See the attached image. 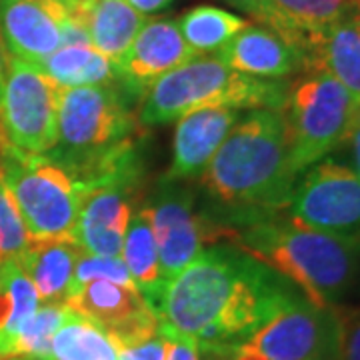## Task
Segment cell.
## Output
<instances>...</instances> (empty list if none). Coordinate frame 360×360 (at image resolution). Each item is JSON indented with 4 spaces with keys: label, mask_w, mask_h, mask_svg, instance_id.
Wrapping results in <instances>:
<instances>
[{
    "label": "cell",
    "mask_w": 360,
    "mask_h": 360,
    "mask_svg": "<svg viewBox=\"0 0 360 360\" xmlns=\"http://www.w3.org/2000/svg\"><path fill=\"white\" fill-rule=\"evenodd\" d=\"M52 360H118V350L104 328L66 307L52 338Z\"/></svg>",
    "instance_id": "cell-25"
},
{
    "label": "cell",
    "mask_w": 360,
    "mask_h": 360,
    "mask_svg": "<svg viewBox=\"0 0 360 360\" xmlns=\"http://www.w3.org/2000/svg\"><path fill=\"white\" fill-rule=\"evenodd\" d=\"M283 110L257 108L236 120L200 176L206 193L231 208L222 220L200 219L202 240L286 210L295 188Z\"/></svg>",
    "instance_id": "cell-2"
},
{
    "label": "cell",
    "mask_w": 360,
    "mask_h": 360,
    "mask_svg": "<svg viewBox=\"0 0 360 360\" xmlns=\"http://www.w3.org/2000/svg\"><path fill=\"white\" fill-rule=\"evenodd\" d=\"M168 338H170V350L167 360H200L202 352L194 340L184 336H168Z\"/></svg>",
    "instance_id": "cell-32"
},
{
    "label": "cell",
    "mask_w": 360,
    "mask_h": 360,
    "mask_svg": "<svg viewBox=\"0 0 360 360\" xmlns=\"http://www.w3.org/2000/svg\"><path fill=\"white\" fill-rule=\"evenodd\" d=\"M141 139L132 96L118 82L63 89L58 142L46 155L60 162L86 193L124 148Z\"/></svg>",
    "instance_id": "cell-4"
},
{
    "label": "cell",
    "mask_w": 360,
    "mask_h": 360,
    "mask_svg": "<svg viewBox=\"0 0 360 360\" xmlns=\"http://www.w3.org/2000/svg\"><path fill=\"white\" fill-rule=\"evenodd\" d=\"M288 82L243 75L219 56H196L153 82L142 94L139 118L142 127L179 120L202 108L283 110Z\"/></svg>",
    "instance_id": "cell-5"
},
{
    "label": "cell",
    "mask_w": 360,
    "mask_h": 360,
    "mask_svg": "<svg viewBox=\"0 0 360 360\" xmlns=\"http://www.w3.org/2000/svg\"><path fill=\"white\" fill-rule=\"evenodd\" d=\"M288 219L312 231L360 245V179L333 158H322L295 182Z\"/></svg>",
    "instance_id": "cell-10"
},
{
    "label": "cell",
    "mask_w": 360,
    "mask_h": 360,
    "mask_svg": "<svg viewBox=\"0 0 360 360\" xmlns=\"http://www.w3.org/2000/svg\"><path fill=\"white\" fill-rule=\"evenodd\" d=\"M170 350V338L160 330L153 338L141 345L118 348V360H167Z\"/></svg>",
    "instance_id": "cell-31"
},
{
    "label": "cell",
    "mask_w": 360,
    "mask_h": 360,
    "mask_svg": "<svg viewBox=\"0 0 360 360\" xmlns=\"http://www.w3.org/2000/svg\"><path fill=\"white\" fill-rule=\"evenodd\" d=\"M200 56L194 52L172 18H148L127 52L115 63L116 80L132 98L174 68Z\"/></svg>",
    "instance_id": "cell-13"
},
{
    "label": "cell",
    "mask_w": 360,
    "mask_h": 360,
    "mask_svg": "<svg viewBox=\"0 0 360 360\" xmlns=\"http://www.w3.org/2000/svg\"><path fill=\"white\" fill-rule=\"evenodd\" d=\"M0 179L30 238H72L84 191L60 162L49 155L20 153L6 142Z\"/></svg>",
    "instance_id": "cell-7"
},
{
    "label": "cell",
    "mask_w": 360,
    "mask_h": 360,
    "mask_svg": "<svg viewBox=\"0 0 360 360\" xmlns=\"http://www.w3.org/2000/svg\"><path fill=\"white\" fill-rule=\"evenodd\" d=\"M224 2H229L232 6H236V8H240V11H245L248 14H255L262 8V4L266 2V0H224Z\"/></svg>",
    "instance_id": "cell-35"
},
{
    "label": "cell",
    "mask_w": 360,
    "mask_h": 360,
    "mask_svg": "<svg viewBox=\"0 0 360 360\" xmlns=\"http://www.w3.org/2000/svg\"><path fill=\"white\" fill-rule=\"evenodd\" d=\"M300 296L290 281L236 246H212L168 283L158 330L220 354Z\"/></svg>",
    "instance_id": "cell-1"
},
{
    "label": "cell",
    "mask_w": 360,
    "mask_h": 360,
    "mask_svg": "<svg viewBox=\"0 0 360 360\" xmlns=\"http://www.w3.org/2000/svg\"><path fill=\"white\" fill-rule=\"evenodd\" d=\"M232 246L257 258L295 284L316 307H333L347 295L359 272L360 245L304 229L281 217L222 232Z\"/></svg>",
    "instance_id": "cell-3"
},
{
    "label": "cell",
    "mask_w": 360,
    "mask_h": 360,
    "mask_svg": "<svg viewBox=\"0 0 360 360\" xmlns=\"http://www.w3.org/2000/svg\"><path fill=\"white\" fill-rule=\"evenodd\" d=\"M39 307V292L18 260L0 264V360L13 359L16 336Z\"/></svg>",
    "instance_id": "cell-23"
},
{
    "label": "cell",
    "mask_w": 360,
    "mask_h": 360,
    "mask_svg": "<svg viewBox=\"0 0 360 360\" xmlns=\"http://www.w3.org/2000/svg\"><path fill=\"white\" fill-rule=\"evenodd\" d=\"M153 222L160 274L167 284L202 250V226L194 212V194L176 182L162 180L146 205Z\"/></svg>",
    "instance_id": "cell-12"
},
{
    "label": "cell",
    "mask_w": 360,
    "mask_h": 360,
    "mask_svg": "<svg viewBox=\"0 0 360 360\" xmlns=\"http://www.w3.org/2000/svg\"><path fill=\"white\" fill-rule=\"evenodd\" d=\"M8 360H25V359H8Z\"/></svg>",
    "instance_id": "cell-41"
},
{
    "label": "cell",
    "mask_w": 360,
    "mask_h": 360,
    "mask_svg": "<svg viewBox=\"0 0 360 360\" xmlns=\"http://www.w3.org/2000/svg\"><path fill=\"white\" fill-rule=\"evenodd\" d=\"M179 28L188 46L198 54L219 52L232 37H236L248 22L236 14L217 6H194L180 16Z\"/></svg>",
    "instance_id": "cell-26"
},
{
    "label": "cell",
    "mask_w": 360,
    "mask_h": 360,
    "mask_svg": "<svg viewBox=\"0 0 360 360\" xmlns=\"http://www.w3.org/2000/svg\"><path fill=\"white\" fill-rule=\"evenodd\" d=\"M354 129H360V103H356V112H354Z\"/></svg>",
    "instance_id": "cell-37"
},
{
    "label": "cell",
    "mask_w": 360,
    "mask_h": 360,
    "mask_svg": "<svg viewBox=\"0 0 360 360\" xmlns=\"http://www.w3.org/2000/svg\"><path fill=\"white\" fill-rule=\"evenodd\" d=\"M354 11V0H266L255 18L286 40L307 70L328 30Z\"/></svg>",
    "instance_id": "cell-15"
},
{
    "label": "cell",
    "mask_w": 360,
    "mask_h": 360,
    "mask_svg": "<svg viewBox=\"0 0 360 360\" xmlns=\"http://www.w3.org/2000/svg\"><path fill=\"white\" fill-rule=\"evenodd\" d=\"M348 144H350V155H352V170L356 172L360 179V129L352 130V134L348 136Z\"/></svg>",
    "instance_id": "cell-34"
},
{
    "label": "cell",
    "mask_w": 360,
    "mask_h": 360,
    "mask_svg": "<svg viewBox=\"0 0 360 360\" xmlns=\"http://www.w3.org/2000/svg\"><path fill=\"white\" fill-rule=\"evenodd\" d=\"M122 2H127L130 8H134L136 13L156 14L168 8L174 0H122Z\"/></svg>",
    "instance_id": "cell-33"
},
{
    "label": "cell",
    "mask_w": 360,
    "mask_h": 360,
    "mask_svg": "<svg viewBox=\"0 0 360 360\" xmlns=\"http://www.w3.org/2000/svg\"><path fill=\"white\" fill-rule=\"evenodd\" d=\"M217 56L236 72L269 80H284L304 70L302 56L262 25H246Z\"/></svg>",
    "instance_id": "cell-18"
},
{
    "label": "cell",
    "mask_w": 360,
    "mask_h": 360,
    "mask_svg": "<svg viewBox=\"0 0 360 360\" xmlns=\"http://www.w3.org/2000/svg\"><path fill=\"white\" fill-rule=\"evenodd\" d=\"M66 314V304H44L22 324L14 342L13 359L52 360V338Z\"/></svg>",
    "instance_id": "cell-27"
},
{
    "label": "cell",
    "mask_w": 360,
    "mask_h": 360,
    "mask_svg": "<svg viewBox=\"0 0 360 360\" xmlns=\"http://www.w3.org/2000/svg\"><path fill=\"white\" fill-rule=\"evenodd\" d=\"M28 232L16 202L0 179V264L16 260L28 246Z\"/></svg>",
    "instance_id": "cell-28"
},
{
    "label": "cell",
    "mask_w": 360,
    "mask_h": 360,
    "mask_svg": "<svg viewBox=\"0 0 360 360\" xmlns=\"http://www.w3.org/2000/svg\"><path fill=\"white\" fill-rule=\"evenodd\" d=\"M65 6L68 18L86 30L90 44L112 65L146 25L144 14L122 0H65Z\"/></svg>",
    "instance_id": "cell-19"
},
{
    "label": "cell",
    "mask_w": 360,
    "mask_h": 360,
    "mask_svg": "<svg viewBox=\"0 0 360 360\" xmlns=\"http://www.w3.org/2000/svg\"><path fill=\"white\" fill-rule=\"evenodd\" d=\"M238 118L240 110L226 106L202 108L179 118L174 130L172 165L165 180L180 182L200 179Z\"/></svg>",
    "instance_id": "cell-17"
},
{
    "label": "cell",
    "mask_w": 360,
    "mask_h": 360,
    "mask_svg": "<svg viewBox=\"0 0 360 360\" xmlns=\"http://www.w3.org/2000/svg\"><path fill=\"white\" fill-rule=\"evenodd\" d=\"M90 281H110V283L124 284V286H134L132 278H130L129 269H127V264H124L122 258L90 257V255L84 252L82 257L78 258L70 295L77 290L78 286L90 283Z\"/></svg>",
    "instance_id": "cell-29"
},
{
    "label": "cell",
    "mask_w": 360,
    "mask_h": 360,
    "mask_svg": "<svg viewBox=\"0 0 360 360\" xmlns=\"http://www.w3.org/2000/svg\"><path fill=\"white\" fill-rule=\"evenodd\" d=\"M354 112L356 101L326 70H304L288 84L283 116L296 176L348 141Z\"/></svg>",
    "instance_id": "cell-6"
},
{
    "label": "cell",
    "mask_w": 360,
    "mask_h": 360,
    "mask_svg": "<svg viewBox=\"0 0 360 360\" xmlns=\"http://www.w3.org/2000/svg\"><path fill=\"white\" fill-rule=\"evenodd\" d=\"M307 70H326L360 103V13L359 8L336 22L322 40ZM304 72V70H302Z\"/></svg>",
    "instance_id": "cell-22"
},
{
    "label": "cell",
    "mask_w": 360,
    "mask_h": 360,
    "mask_svg": "<svg viewBox=\"0 0 360 360\" xmlns=\"http://www.w3.org/2000/svg\"><path fill=\"white\" fill-rule=\"evenodd\" d=\"M39 66L46 77L63 89L108 86L118 82L112 60H108L90 44L60 46Z\"/></svg>",
    "instance_id": "cell-24"
},
{
    "label": "cell",
    "mask_w": 360,
    "mask_h": 360,
    "mask_svg": "<svg viewBox=\"0 0 360 360\" xmlns=\"http://www.w3.org/2000/svg\"><path fill=\"white\" fill-rule=\"evenodd\" d=\"M104 328L112 338L116 350L141 345L158 333V316L134 286L90 281L78 286L65 302Z\"/></svg>",
    "instance_id": "cell-11"
},
{
    "label": "cell",
    "mask_w": 360,
    "mask_h": 360,
    "mask_svg": "<svg viewBox=\"0 0 360 360\" xmlns=\"http://www.w3.org/2000/svg\"><path fill=\"white\" fill-rule=\"evenodd\" d=\"M65 0H0V34L11 56L40 65L63 46Z\"/></svg>",
    "instance_id": "cell-14"
},
{
    "label": "cell",
    "mask_w": 360,
    "mask_h": 360,
    "mask_svg": "<svg viewBox=\"0 0 360 360\" xmlns=\"http://www.w3.org/2000/svg\"><path fill=\"white\" fill-rule=\"evenodd\" d=\"M60 86L39 65L8 54L0 86V130L26 155H46L58 142Z\"/></svg>",
    "instance_id": "cell-9"
},
{
    "label": "cell",
    "mask_w": 360,
    "mask_h": 360,
    "mask_svg": "<svg viewBox=\"0 0 360 360\" xmlns=\"http://www.w3.org/2000/svg\"><path fill=\"white\" fill-rule=\"evenodd\" d=\"M132 193L127 186H98L84 194L72 238L86 255L120 257L132 217Z\"/></svg>",
    "instance_id": "cell-16"
},
{
    "label": "cell",
    "mask_w": 360,
    "mask_h": 360,
    "mask_svg": "<svg viewBox=\"0 0 360 360\" xmlns=\"http://www.w3.org/2000/svg\"><path fill=\"white\" fill-rule=\"evenodd\" d=\"M4 146H6V139H4V134L0 130V158H2V153H4Z\"/></svg>",
    "instance_id": "cell-38"
},
{
    "label": "cell",
    "mask_w": 360,
    "mask_h": 360,
    "mask_svg": "<svg viewBox=\"0 0 360 360\" xmlns=\"http://www.w3.org/2000/svg\"><path fill=\"white\" fill-rule=\"evenodd\" d=\"M210 356V360H231V359H226V356H222V354H208Z\"/></svg>",
    "instance_id": "cell-39"
},
{
    "label": "cell",
    "mask_w": 360,
    "mask_h": 360,
    "mask_svg": "<svg viewBox=\"0 0 360 360\" xmlns=\"http://www.w3.org/2000/svg\"><path fill=\"white\" fill-rule=\"evenodd\" d=\"M354 4H356V8H359V13H360V0H354Z\"/></svg>",
    "instance_id": "cell-40"
},
{
    "label": "cell",
    "mask_w": 360,
    "mask_h": 360,
    "mask_svg": "<svg viewBox=\"0 0 360 360\" xmlns=\"http://www.w3.org/2000/svg\"><path fill=\"white\" fill-rule=\"evenodd\" d=\"M338 314V356L360 360V310H336Z\"/></svg>",
    "instance_id": "cell-30"
},
{
    "label": "cell",
    "mask_w": 360,
    "mask_h": 360,
    "mask_svg": "<svg viewBox=\"0 0 360 360\" xmlns=\"http://www.w3.org/2000/svg\"><path fill=\"white\" fill-rule=\"evenodd\" d=\"M220 354L231 360H336L338 314L300 296Z\"/></svg>",
    "instance_id": "cell-8"
},
{
    "label": "cell",
    "mask_w": 360,
    "mask_h": 360,
    "mask_svg": "<svg viewBox=\"0 0 360 360\" xmlns=\"http://www.w3.org/2000/svg\"><path fill=\"white\" fill-rule=\"evenodd\" d=\"M84 250L75 238H30L16 258L44 304H65L70 295L78 258Z\"/></svg>",
    "instance_id": "cell-20"
},
{
    "label": "cell",
    "mask_w": 360,
    "mask_h": 360,
    "mask_svg": "<svg viewBox=\"0 0 360 360\" xmlns=\"http://www.w3.org/2000/svg\"><path fill=\"white\" fill-rule=\"evenodd\" d=\"M120 258L124 260L129 269L134 288L141 292L144 302L155 310L158 316L165 302L168 284L160 274L158 246H156L155 231H153V222H150L146 206L132 212L129 229L124 234Z\"/></svg>",
    "instance_id": "cell-21"
},
{
    "label": "cell",
    "mask_w": 360,
    "mask_h": 360,
    "mask_svg": "<svg viewBox=\"0 0 360 360\" xmlns=\"http://www.w3.org/2000/svg\"><path fill=\"white\" fill-rule=\"evenodd\" d=\"M6 65H8V51H6L2 34H0V86H2L4 75H6Z\"/></svg>",
    "instance_id": "cell-36"
}]
</instances>
